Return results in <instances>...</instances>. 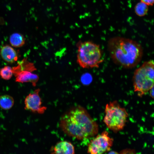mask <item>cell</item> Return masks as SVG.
Segmentation results:
<instances>
[{
	"mask_svg": "<svg viewBox=\"0 0 154 154\" xmlns=\"http://www.w3.org/2000/svg\"><path fill=\"white\" fill-rule=\"evenodd\" d=\"M59 126L66 134L79 140L93 137L99 129L87 111L80 106L71 108L63 114Z\"/></svg>",
	"mask_w": 154,
	"mask_h": 154,
	"instance_id": "obj_1",
	"label": "cell"
},
{
	"mask_svg": "<svg viewBox=\"0 0 154 154\" xmlns=\"http://www.w3.org/2000/svg\"><path fill=\"white\" fill-rule=\"evenodd\" d=\"M110 56L116 64L131 68L141 61L143 54L141 44L129 38L116 37L110 39L107 44Z\"/></svg>",
	"mask_w": 154,
	"mask_h": 154,
	"instance_id": "obj_2",
	"label": "cell"
},
{
	"mask_svg": "<svg viewBox=\"0 0 154 154\" xmlns=\"http://www.w3.org/2000/svg\"><path fill=\"white\" fill-rule=\"evenodd\" d=\"M77 48L76 62L83 68H98L103 61L99 45L90 41H80Z\"/></svg>",
	"mask_w": 154,
	"mask_h": 154,
	"instance_id": "obj_3",
	"label": "cell"
},
{
	"mask_svg": "<svg viewBox=\"0 0 154 154\" xmlns=\"http://www.w3.org/2000/svg\"><path fill=\"white\" fill-rule=\"evenodd\" d=\"M154 62L153 60L144 62L135 70L133 77L134 90L141 97L154 86Z\"/></svg>",
	"mask_w": 154,
	"mask_h": 154,
	"instance_id": "obj_4",
	"label": "cell"
},
{
	"mask_svg": "<svg viewBox=\"0 0 154 154\" xmlns=\"http://www.w3.org/2000/svg\"><path fill=\"white\" fill-rule=\"evenodd\" d=\"M105 111L104 121L110 129L117 132L123 128L128 114L117 101H114L106 104Z\"/></svg>",
	"mask_w": 154,
	"mask_h": 154,
	"instance_id": "obj_5",
	"label": "cell"
},
{
	"mask_svg": "<svg viewBox=\"0 0 154 154\" xmlns=\"http://www.w3.org/2000/svg\"><path fill=\"white\" fill-rule=\"evenodd\" d=\"M113 141L109 136L108 132L104 131L91 140L88 145V153L99 154L109 151L113 145Z\"/></svg>",
	"mask_w": 154,
	"mask_h": 154,
	"instance_id": "obj_6",
	"label": "cell"
},
{
	"mask_svg": "<svg viewBox=\"0 0 154 154\" xmlns=\"http://www.w3.org/2000/svg\"><path fill=\"white\" fill-rule=\"evenodd\" d=\"M40 90L39 88L37 89L26 97L24 104L26 110L39 114L44 113L46 110L47 108L42 106L41 99L39 94Z\"/></svg>",
	"mask_w": 154,
	"mask_h": 154,
	"instance_id": "obj_7",
	"label": "cell"
},
{
	"mask_svg": "<svg viewBox=\"0 0 154 154\" xmlns=\"http://www.w3.org/2000/svg\"><path fill=\"white\" fill-rule=\"evenodd\" d=\"M51 151V153L53 154H74L75 149L71 143L67 141H61L52 147Z\"/></svg>",
	"mask_w": 154,
	"mask_h": 154,
	"instance_id": "obj_8",
	"label": "cell"
},
{
	"mask_svg": "<svg viewBox=\"0 0 154 154\" xmlns=\"http://www.w3.org/2000/svg\"><path fill=\"white\" fill-rule=\"evenodd\" d=\"M0 54L3 60L9 63H13L17 59L16 52L12 47L9 45L4 46L1 48Z\"/></svg>",
	"mask_w": 154,
	"mask_h": 154,
	"instance_id": "obj_9",
	"label": "cell"
},
{
	"mask_svg": "<svg viewBox=\"0 0 154 154\" xmlns=\"http://www.w3.org/2000/svg\"><path fill=\"white\" fill-rule=\"evenodd\" d=\"M39 80V77L36 74L31 71H22L20 72L16 76V81L20 82H30L35 86Z\"/></svg>",
	"mask_w": 154,
	"mask_h": 154,
	"instance_id": "obj_10",
	"label": "cell"
},
{
	"mask_svg": "<svg viewBox=\"0 0 154 154\" xmlns=\"http://www.w3.org/2000/svg\"><path fill=\"white\" fill-rule=\"evenodd\" d=\"M9 41L12 46L16 48L22 46L25 43L24 36L18 33L12 34L10 37Z\"/></svg>",
	"mask_w": 154,
	"mask_h": 154,
	"instance_id": "obj_11",
	"label": "cell"
},
{
	"mask_svg": "<svg viewBox=\"0 0 154 154\" xmlns=\"http://www.w3.org/2000/svg\"><path fill=\"white\" fill-rule=\"evenodd\" d=\"M13 98L9 95H4L0 96V107L4 110H8L13 106Z\"/></svg>",
	"mask_w": 154,
	"mask_h": 154,
	"instance_id": "obj_12",
	"label": "cell"
},
{
	"mask_svg": "<svg viewBox=\"0 0 154 154\" xmlns=\"http://www.w3.org/2000/svg\"><path fill=\"white\" fill-rule=\"evenodd\" d=\"M148 6L141 1L138 2L134 8L136 14L139 17L145 15L148 12Z\"/></svg>",
	"mask_w": 154,
	"mask_h": 154,
	"instance_id": "obj_13",
	"label": "cell"
},
{
	"mask_svg": "<svg viewBox=\"0 0 154 154\" xmlns=\"http://www.w3.org/2000/svg\"><path fill=\"white\" fill-rule=\"evenodd\" d=\"M13 74V70L9 66H5L0 69V75L3 79H10L12 77Z\"/></svg>",
	"mask_w": 154,
	"mask_h": 154,
	"instance_id": "obj_14",
	"label": "cell"
},
{
	"mask_svg": "<svg viewBox=\"0 0 154 154\" xmlns=\"http://www.w3.org/2000/svg\"><path fill=\"white\" fill-rule=\"evenodd\" d=\"M148 6H152L154 3V0H140Z\"/></svg>",
	"mask_w": 154,
	"mask_h": 154,
	"instance_id": "obj_15",
	"label": "cell"
},
{
	"mask_svg": "<svg viewBox=\"0 0 154 154\" xmlns=\"http://www.w3.org/2000/svg\"><path fill=\"white\" fill-rule=\"evenodd\" d=\"M150 95L151 97L153 98H154V86H153L149 90Z\"/></svg>",
	"mask_w": 154,
	"mask_h": 154,
	"instance_id": "obj_16",
	"label": "cell"
},
{
	"mask_svg": "<svg viewBox=\"0 0 154 154\" xmlns=\"http://www.w3.org/2000/svg\"><path fill=\"white\" fill-rule=\"evenodd\" d=\"M109 153H114V154H116V153H118L116 151H110V152H109Z\"/></svg>",
	"mask_w": 154,
	"mask_h": 154,
	"instance_id": "obj_17",
	"label": "cell"
}]
</instances>
